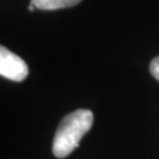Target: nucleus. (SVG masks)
<instances>
[{"label":"nucleus","instance_id":"f257e3e1","mask_svg":"<svg viewBox=\"0 0 159 159\" xmlns=\"http://www.w3.org/2000/svg\"><path fill=\"white\" fill-rule=\"evenodd\" d=\"M93 113L90 110L80 108L67 114L58 127L53 139L52 152L57 158H65L78 148L81 138L91 130Z\"/></svg>","mask_w":159,"mask_h":159},{"label":"nucleus","instance_id":"f03ea898","mask_svg":"<svg viewBox=\"0 0 159 159\" xmlns=\"http://www.w3.org/2000/svg\"><path fill=\"white\" fill-rule=\"evenodd\" d=\"M0 74L6 79L23 81L29 74L26 63L17 54L1 46L0 47Z\"/></svg>","mask_w":159,"mask_h":159},{"label":"nucleus","instance_id":"7ed1b4c3","mask_svg":"<svg viewBox=\"0 0 159 159\" xmlns=\"http://www.w3.org/2000/svg\"><path fill=\"white\" fill-rule=\"evenodd\" d=\"M81 0H31V4L35 6V8L43 11H54L59 8L72 7L79 4Z\"/></svg>","mask_w":159,"mask_h":159},{"label":"nucleus","instance_id":"20e7f679","mask_svg":"<svg viewBox=\"0 0 159 159\" xmlns=\"http://www.w3.org/2000/svg\"><path fill=\"white\" fill-rule=\"evenodd\" d=\"M150 72L159 81V57L152 59V61L150 64Z\"/></svg>","mask_w":159,"mask_h":159},{"label":"nucleus","instance_id":"39448f33","mask_svg":"<svg viewBox=\"0 0 159 159\" xmlns=\"http://www.w3.org/2000/svg\"><path fill=\"white\" fill-rule=\"evenodd\" d=\"M34 10H35V6H34L33 4H30V5H29V11L33 12Z\"/></svg>","mask_w":159,"mask_h":159}]
</instances>
